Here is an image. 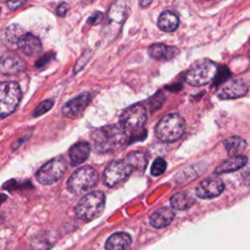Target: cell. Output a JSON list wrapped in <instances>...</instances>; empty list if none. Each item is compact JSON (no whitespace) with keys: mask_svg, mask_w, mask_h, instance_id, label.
<instances>
[{"mask_svg":"<svg viewBox=\"0 0 250 250\" xmlns=\"http://www.w3.org/2000/svg\"><path fill=\"white\" fill-rule=\"evenodd\" d=\"M146 121V111L144 105L137 104L127 108L120 116V127L127 134L140 131Z\"/></svg>","mask_w":250,"mask_h":250,"instance_id":"cell-7","label":"cell"},{"mask_svg":"<svg viewBox=\"0 0 250 250\" xmlns=\"http://www.w3.org/2000/svg\"><path fill=\"white\" fill-rule=\"evenodd\" d=\"M151 2L152 0H140V5L142 7H147Z\"/></svg>","mask_w":250,"mask_h":250,"instance_id":"cell-32","label":"cell"},{"mask_svg":"<svg viewBox=\"0 0 250 250\" xmlns=\"http://www.w3.org/2000/svg\"><path fill=\"white\" fill-rule=\"evenodd\" d=\"M27 0H8L7 1V6L9 7L10 10H16L22 6Z\"/></svg>","mask_w":250,"mask_h":250,"instance_id":"cell-30","label":"cell"},{"mask_svg":"<svg viewBox=\"0 0 250 250\" xmlns=\"http://www.w3.org/2000/svg\"><path fill=\"white\" fill-rule=\"evenodd\" d=\"M180 23V19L178 15L170 10H165L163 11L157 21L158 27L166 32H172L176 30L179 26Z\"/></svg>","mask_w":250,"mask_h":250,"instance_id":"cell-20","label":"cell"},{"mask_svg":"<svg viewBox=\"0 0 250 250\" xmlns=\"http://www.w3.org/2000/svg\"><path fill=\"white\" fill-rule=\"evenodd\" d=\"M23 34H25L24 29L21 25L13 23L3 29L1 33V41L8 48L18 47V43Z\"/></svg>","mask_w":250,"mask_h":250,"instance_id":"cell-15","label":"cell"},{"mask_svg":"<svg viewBox=\"0 0 250 250\" xmlns=\"http://www.w3.org/2000/svg\"><path fill=\"white\" fill-rule=\"evenodd\" d=\"M126 133L121 127L109 125L96 130L92 134L95 148L102 152H107L116 149L124 144Z\"/></svg>","mask_w":250,"mask_h":250,"instance_id":"cell-1","label":"cell"},{"mask_svg":"<svg viewBox=\"0 0 250 250\" xmlns=\"http://www.w3.org/2000/svg\"><path fill=\"white\" fill-rule=\"evenodd\" d=\"M241 179L246 186L250 187V164L243 167L241 172Z\"/></svg>","mask_w":250,"mask_h":250,"instance_id":"cell-28","label":"cell"},{"mask_svg":"<svg viewBox=\"0 0 250 250\" xmlns=\"http://www.w3.org/2000/svg\"><path fill=\"white\" fill-rule=\"evenodd\" d=\"M132 171V168L125 162V160H113L104 171V184L108 188H113L125 181Z\"/></svg>","mask_w":250,"mask_h":250,"instance_id":"cell-8","label":"cell"},{"mask_svg":"<svg viewBox=\"0 0 250 250\" xmlns=\"http://www.w3.org/2000/svg\"><path fill=\"white\" fill-rule=\"evenodd\" d=\"M105 196L103 191H92L87 193L78 202L75 208L77 217L83 221H92L104 212Z\"/></svg>","mask_w":250,"mask_h":250,"instance_id":"cell-3","label":"cell"},{"mask_svg":"<svg viewBox=\"0 0 250 250\" xmlns=\"http://www.w3.org/2000/svg\"><path fill=\"white\" fill-rule=\"evenodd\" d=\"M171 206L177 210H187L195 203V198L188 192H178L170 198Z\"/></svg>","mask_w":250,"mask_h":250,"instance_id":"cell-22","label":"cell"},{"mask_svg":"<svg viewBox=\"0 0 250 250\" xmlns=\"http://www.w3.org/2000/svg\"><path fill=\"white\" fill-rule=\"evenodd\" d=\"M99 181L98 172L90 166H84L72 173L67 181V188L75 194H81L93 188Z\"/></svg>","mask_w":250,"mask_h":250,"instance_id":"cell-4","label":"cell"},{"mask_svg":"<svg viewBox=\"0 0 250 250\" xmlns=\"http://www.w3.org/2000/svg\"><path fill=\"white\" fill-rule=\"evenodd\" d=\"M65 171V162L62 157H56L45 163L36 173L40 184L50 185L62 178Z\"/></svg>","mask_w":250,"mask_h":250,"instance_id":"cell-9","label":"cell"},{"mask_svg":"<svg viewBox=\"0 0 250 250\" xmlns=\"http://www.w3.org/2000/svg\"><path fill=\"white\" fill-rule=\"evenodd\" d=\"M53 104H54V102L52 100H45V101L41 102L37 105V107L34 109L33 116L37 117V116H40V115L46 113L47 111H49L52 108Z\"/></svg>","mask_w":250,"mask_h":250,"instance_id":"cell-27","label":"cell"},{"mask_svg":"<svg viewBox=\"0 0 250 250\" xmlns=\"http://www.w3.org/2000/svg\"><path fill=\"white\" fill-rule=\"evenodd\" d=\"M92 101V94L89 92L82 93L75 98L71 99L69 102H67L62 108V113L64 117L67 118H77L81 115V113L84 111V109L87 107V105Z\"/></svg>","mask_w":250,"mask_h":250,"instance_id":"cell-10","label":"cell"},{"mask_svg":"<svg viewBox=\"0 0 250 250\" xmlns=\"http://www.w3.org/2000/svg\"><path fill=\"white\" fill-rule=\"evenodd\" d=\"M218 72V65L209 61L202 60L194 63L186 74V81L191 86H203L214 80Z\"/></svg>","mask_w":250,"mask_h":250,"instance_id":"cell-5","label":"cell"},{"mask_svg":"<svg viewBox=\"0 0 250 250\" xmlns=\"http://www.w3.org/2000/svg\"><path fill=\"white\" fill-rule=\"evenodd\" d=\"M55 238L51 232H42L36 235L31 241L32 250H48L52 247Z\"/></svg>","mask_w":250,"mask_h":250,"instance_id":"cell-25","label":"cell"},{"mask_svg":"<svg viewBox=\"0 0 250 250\" xmlns=\"http://www.w3.org/2000/svg\"><path fill=\"white\" fill-rule=\"evenodd\" d=\"M25 68L24 62L16 54L7 53L0 58V71L6 75H15Z\"/></svg>","mask_w":250,"mask_h":250,"instance_id":"cell-12","label":"cell"},{"mask_svg":"<svg viewBox=\"0 0 250 250\" xmlns=\"http://www.w3.org/2000/svg\"><path fill=\"white\" fill-rule=\"evenodd\" d=\"M225 188V185L223 181L219 178H207L200 182L196 188L195 194L204 199H210L219 196Z\"/></svg>","mask_w":250,"mask_h":250,"instance_id":"cell-11","label":"cell"},{"mask_svg":"<svg viewBox=\"0 0 250 250\" xmlns=\"http://www.w3.org/2000/svg\"><path fill=\"white\" fill-rule=\"evenodd\" d=\"M67 11H68V5L66 3H62L59 5L57 9V14L61 17H63Z\"/></svg>","mask_w":250,"mask_h":250,"instance_id":"cell-31","label":"cell"},{"mask_svg":"<svg viewBox=\"0 0 250 250\" xmlns=\"http://www.w3.org/2000/svg\"><path fill=\"white\" fill-rule=\"evenodd\" d=\"M186 128L184 118L178 113H168L157 122L155 126L156 137L165 143H172L179 140Z\"/></svg>","mask_w":250,"mask_h":250,"instance_id":"cell-2","label":"cell"},{"mask_svg":"<svg viewBox=\"0 0 250 250\" xmlns=\"http://www.w3.org/2000/svg\"><path fill=\"white\" fill-rule=\"evenodd\" d=\"M125 162L132 168V170H136L139 172L145 171L147 165V157L145 153L140 151H133L129 153L125 157Z\"/></svg>","mask_w":250,"mask_h":250,"instance_id":"cell-24","label":"cell"},{"mask_svg":"<svg viewBox=\"0 0 250 250\" xmlns=\"http://www.w3.org/2000/svg\"><path fill=\"white\" fill-rule=\"evenodd\" d=\"M247 163V157L245 155H235L223 161L215 169V174H224L236 171L243 168Z\"/></svg>","mask_w":250,"mask_h":250,"instance_id":"cell-19","label":"cell"},{"mask_svg":"<svg viewBox=\"0 0 250 250\" xmlns=\"http://www.w3.org/2000/svg\"><path fill=\"white\" fill-rule=\"evenodd\" d=\"M249 56H250V37H249Z\"/></svg>","mask_w":250,"mask_h":250,"instance_id":"cell-33","label":"cell"},{"mask_svg":"<svg viewBox=\"0 0 250 250\" xmlns=\"http://www.w3.org/2000/svg\"><path fill=\"white\" fill-rule=\"evenodd\" d=\"M175 218V212L169 207H162L154 211L149 217V223L156 229L167 227Z\"/></svg>","mask_w":250,"mask_h":250,"instance_id":"cell-17","label":"cell"},{"mask_svg":"<svg viewBox=\"0 0 250 250\" xmlns=\"http://www.w3.org/2000/svg\"><path fill=\"white\" fill-rule=\"evenodd\" d=\"M18 48L24 55L28 57H34L41 52L42 44L38 37L31 33H25L19 41Z\"/></svg>","mask_w":250,"mask_h":250,"instance_id":"cell-14","label":"cell"},{"mask_svg":"<svg viewBox=\"0 0 250 250\" xmlns=\"http://www.w3.org/2000/svg\"><path fill=\"white\" fill-rule=\"evenodd\" d=\"M179 54V50L176 47L167 46L162 43L152 44L148 48V55L158 61H170Z\"/></svg>","mask_w":250,"mask_h":250,"instance_id":"cell-16","label":"cell"},{"mask_svg":"<svg viewBox=\"0 0 250 250\" xmlns=\"http://www.w3.org/2000/svg\"><path fill=\"white\" fill-rule=\"evenodd\" d=\"M165 169H166V161L163 158L158 157L152 163L150 173H151L152 176H155V177L160 176L161 174L164 173Z\"/></svg>","mask_w":250,"mask_h":250,"instance_id":"cell-26","label":"cell"},{"mask_svg":"<svg viewBox=\"0 0 250 250\" xmlns=\"http://www.w3.org/2000/svg\"><path fill=\"white\" fill-rule=\"evenodd\" d=\"M224 146L230 156H235L246 148V142L240 137L231 136L224 141Z\"/></svg>","mask_w":250,"mask_h":250,"instance_id":"cell-23","label":"cell"},{"mask_svg":"<svg viewBox=\"0 0 250 250\" xmlns=\"http://www.w3.org/2000/svg\"><path fill=\"white\" fill-rule=\"evenodd\" d=\"M21 98V91L17 82H0V119L7 117L15 111Z\"/></svg>","mask_w":250,"mask_h":250,"instance_id":"cell-6","label":"cell"},{"mask_svg":"<svg viewBox=\"0 0 250 250\" xmlns=\"http://www.w3.org/2000/svg\"><path fill=\"white\" fill-rule=\"evenodd\" d=\"M103 13L101 12H96L94 15H92L89 19H88V22H90V24H98L103 21Z\"/></svg>","mask_w":250,"mask_h":250,"instance_id":"cell-29","label":"cell"},{"mask_svg":"<svg viewBox=\"0 0 250 250\" xmlns=\"http://www.w3.org/2000/svg\"><path fill=\"white\" fill-rule=\"evenodd\" d=\"M131 245V236L126 232H115L105 242V250H127Z\"/></svg>","mask_w":250,"mask_h":250,"instance_id":"cell-21","label":"cell"},{"mask_svg":"<svg viewBox=\"0 0 250 250\" xmlns=\"http://www.w3.org/2000/svg\"><path fill=\"white\" fill-rule=\"evenodd\" d=\"M91 146L87 142H80L72 146L68 151L70 164L72 166H77L84 162L88 158Z\"/></svg>","mask_w":250,"mask_h":250,"instance_id":"cell-18","label":"cell"},{"mask_svg":"<svg viewBox=\"0 0 250 250\" xmlns=\"http://www.w3.org/2000/svg\"><path fill=\"white\" fill-rule=\"evenodd\" d=\"M248 92V86L241 80H230L220 90L218 97L222 100H230L243 97Z\"/></svg>","mask_w":250,"mask_h":250,"instance_id":"cell-13","label":"cell"}]
</instances>
